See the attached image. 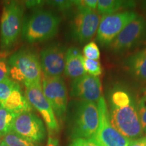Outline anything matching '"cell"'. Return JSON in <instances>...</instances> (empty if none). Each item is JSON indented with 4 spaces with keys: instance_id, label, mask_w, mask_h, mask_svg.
Masks as SVG:
<instances>
[{
    "instance_id": "1",
    "label": "cell",
    "mask_w": 146,
    "mask_h": 146,
    "mask_svg": "<svg viewBox=\"0 0 146 146\" xmlns=\"http://www.w3.org/2000/svg\"><path fill=\"white\" fill-rule=\"evenodd\" d=\"M66 119L68 123L72 139L93 138L100 123V114L96 102L72 100L68 104Z\"/></svg>"
},
{
    "instance_id": "2",
    "label": "cell",
    "mask_w": 146,
    "mask_h": 146,
    "mask_svg": "<svg viewBox=\"0 0 146 146\" xmlns=\"http://www.w3.org/2000/svg\"><path fill=\"white\" fill-rule=\"evenodd\" d=\"M10 76L18 84L25 86L42 83V70L40 58L35 51L29 49L18 50L8 60Z\"/></svg>"
},
{
    "instance_id": "3",
    "label": "cell",
    "mask_w": 146,
    "mask_h": 146,
    "mask_svg": "<svg viewBox=\"0 0 146 146\" xmlns=\"http://www.w3.org/2000/svg\"><path fill=\"white\" fill-rule=\"evenodd\" d=\"M61 19L52 11L39 9L24 22L23 39L29 43L49 40L57 34Z\"/></svg>"
},
{
    "instance_id": "4",
    "label": "cell",
    "mask_w": 146,
    "mask_h": 146,
    "mask_svg": "<svg viewBox=\"0 0 146 146\" xmlns=\"http://www.w3.org/2000/svg\"><path fill=\"white\" fill-rule=\"evenodd\" d=\"M24 6L21 3L10 1L4 3L0 21V47L1 50L12 48L18 41L22 31Z\"/></svg>"
},
{
    "instance_id": "5",
    "label": "cell",
    "mask_w": 146,
    "mask_h": 146,
    "mask_svg": "<svg viewBox=\"0 0 146 146\" xmlns=\"http://www.w3.org/2000/svg\"><path fill=\"white\" fill-rule=\"evenodd\" d=\"M109 118L113 127L128 139H137L143 135V131L134 100L124 107L110 106Z\"/></svg>"
},
{
    "instance_id": "6",
    "label": "cell",
    "mask_w": 146,
    "mask_h": 146,
    "mask_svg": "<svg viewBox=\"0 0 146 146\" xmlns=\"http://www.w3.org/2000/svg\"><path fill=\"white\" fill-rule=\"evenodd\" d=\"M137 16L133 11L104 15L98 29L97 41L102 46H110L118 34Z\"/></svg>"
},
{
    "instance_id": "7",
    "label": "cell",
    "mask_w": 146,
    "mask_h": 146,
    "mask_svg": "<svg viewBox=\"0 0 146 146\" xmlns=\"http://www.w3.org/2000/svg\"><path fill=\"white\" fill-rule=\"evenodd\" d=\"M42 89L43 94L54 110L58 121L62 124L66 120L68 104V94L64 81L62 76H43Z\"/></svg>"
},
{
    "instance_id": "8",
    "label": "cell",
    "mask_w": 146,
    "mask_h": 146,
    "mask_svg": "<svg viewBox=\"0 0 146 146\" xmlns=\"http://www.w3.org/2000/svg\"><path fill=\"white\" fill-rule=\"evenodd\" d=\"M100 17L94 10L76 7V11L70 23L72 37L83 44L89 41L98 31Z\"/></svg>"
},
{
    "instance_id": "9",
    "label": "cell",
    "mask_w": 146,
    "mask_h": 146,
    "mask_svg": "<svg viewBox=\"0 0 146 146\" xmlns=\"http://www.w3.org/2000/svg\"><path fill=\"white\" fill-rule=\"evenodd\" d=\"M100 123L96 134L93 137L100 146H129L130 141L120 134L111 125L109 111L104 97L98 102Z\"/></svg>"
},
{
    "instance_id": "10",
    "label": "cell",
    "mask_w": 146,
    "mask_h": 146,
    "mask_svg": "<svg viewBox=\"0 0 146 146\" xmlns=\"http://www.w3.org/2000/svg\"><path fill=\"white\" fill-rule=\"evenodd\" d=\"M25 96L29 103L40 113L48 131L58 133L60 125L54 110L45 98L42 89V83L30 84L25 86Z\"/></svg>"
},
{
    "instance_id": "11",
    "label": "cell",
    "mask_w": 146,
    "mask_h": 146,
    "mask_svg": "<svg viewBox=\"0 0 146 146\" xmlns=\"http://www.w3.org/2000/svg\"><path fill=\"white\" fill-rule=\"evenodd\" d=\"M65 47L54 43L47 45L40 53V62L43 76L60 77L64 72L66 62Z\"/></svg>"
},
{
    "instance_id": "12",
    "label": "cell",
    "mask_w": 146,
    "mask_h": 146,
    "mask_svg": "<svg viewBox=\"0 0 146 146\" xmlns=\"http://www.w3.org/2000/svg\"><path fill=\"white\" fill-rule=\"evenodd\" d=\"M12 131L35 143H41L46 136L45 126L39 116L32 112L18 115L14 121Z\"/></svg>"
},
{
    "instance_id": "13",
    "label": "cell",
    "mask_w": 146,
    "mask_h": 146,
    "mask_svg": "<svg viewBox=\"0 0 146 146\" xmlns=\"http://www.w3.org/2000/svg\"><path fill=\"white\" fill-rule=\"evenodd\" d=\"M146 33V21L137 16L131 22L110 45L113 52H124L134 46L143 37Z\"/></svg>"
},
{
    "instance_id": "14",
    "label": "cell",
    "mask_w": 146,
    "mask_h": 146,
    "mask_svg": "<svg viewBox=\"0 0 146 146\" xmlns=\"http://www.w3.org/2000/svg\"><path fill=\"white\" fill-rule=\"evenodd\" d=\"M101 81L98 76L88 74L72 80L70 84V96L82 101L96 102L102 96Z\"/></svg>"
},
{
    "instance_id": "15",
    "label": "cell",
    "mask_w": 146,
    "mask_h": 146,
    "mask_svg": "<svg viewBox=\"0 0 146 146\" xmlns=\"http://www.w3.org/2000/svg\"><path fill=\"white\" fill-rule=\"evenodd\" d=\"M64 73L72 80L86 74L83 66V56L77 47H71L66 50Z\"/></svg>"
},
{
    "instance_id": "16",
    "label": "cell",
    "mask_w": 146,
    "mask_h": 146,
    "mask_svg": "<svg viewBox=\"0 0 146 146\" xmlns=\"http://www.w3.org/2000/svg\"><path fill=\"white\" fill-rule=\"evenodd\" d=\"M1 104V106L13 112L16 116L23 112L32 111V106L27 99L25 94H23L20 85L12 91L10 96Z\"/></svg>"
},
{
    "instance_id": "17",
    "label": "cell",
    "mask_w": 146,
    "mask_h": 146,
    "mask_svg": "<svg viewBox=\"0 0 146 146\" xmlns=\"http://www.w3.org/2000/svg\"><path fill=\"white\" fill-rule=\"evenodd\" d=\"M129 72L140 81H146V48L135 53L126 62Z\"/></svg>"
},
{
    "instance_id": "18",
    "label": "cell",
    "mask_w": 146,
    "mask_h": 146,
    "mask_svg": "<svg viewBox=\"0 0 146 146\" xmlns=\"http://www.w3.org/2000/svg\"><path fill=\"white\" fill-rule=\"evenodd\" d=\"M134 2L129 1H120V0H98V10L102 14H111L116 13L120 9L129 8Z\"/></svg>"
},
{
    "instance_id": "19",
    "label": "cell",
    "mask_w": 146,
    "mask_h": 146,
    "mask_svg": "<svg viewBox=\"0 0 146 146\" xmlns=\"http://www.w3.org/2000/svg\"><path fill=\"white\" fill-rule=\"evenodd\" d=\"M16 115L3 106L0 108V137H3L12 131Z\"/></svg>"
},
{
    "instance_id": "20",
    "label": "cell",
    "mask_w": 146,
    "mask_h": 146,
    "mask_svg": "<svg viewBox=\"0 0 146 146\" xmlns=\"http://www.w3.org/2000/svg\"><path fill=\"white\" fill-rule=\"evenodd\" d=\"M133 100L129 94L124 89H116L110 96V106L116 108L129 105Z\"/></svg>"
},
{
    "instance_id": "21",
    "label": "cell",
    "mask_w": 146,
    "mask_h": 146,
    "mask_svg": "<svg viewBox=\"0 0 146 146\" xmlns=\"http://www.w3.org/2000/svg\"><path fill=\"white\" fill-rule=\"evenodd\" d=\"M3 140L8 146H42L41 143H35L18 135L13 131H11L3 137Z\"/></svg>"
},
{
    "instance_id": "22",
    "label": "cell",
    "mask_w": 146,
    "mask_h": 146,
    "mask_svg": "<svg viewBox=\"0 0 146 146\" xmlns=\"http://www.w3.org/2000/svg\"><path fill=\"white\" fill-rule=\"evenodd\" d=\"M18 85L19 84L10 78L0 81V103L5 101Z\"/></svg>"
},
{
    "instance_id": "23",
    "label": "cell",
    "mask_w": 146,
    "mask_h": 146,
    "mask_svg": "<svg viewBox=\"0 0 146 146\" xmlns=\"http://www.w3.org/2000/svg\"><path fill=\"white\" fill-rule=\"evenodd\" d=\"M83 66L85 72L89 75L98 76L102 73V66L98 60H89L83 56Z\"/></svg>"
},
{
    "instance_id": "24",
    "label": "cell",
    "mask_w": 146,
    "mask_h": 146,
    "mask_svg": "<svg viewBox=\"0 0 146 146\" xmlns=\"http://www.w3.org/2000/svg\"><path fill=\"white\" fill-rule=\"evenodd\" d=\"M84 57L89 60H98L100 57V49L96 42L90 41L85 45L83 49Z\"/></svg>"
},
{
    "instance_id": "25",
    "label": "cell",
    "mask_w": 146,
    "mask_h": 146,
    "mask_svg": "<svg viewBox=\"0 0 146 146\" xmlns=\"http://www.w3.org/2000/svg\"><path fill=\"white\" fill-rule=\"evenodd\" d=\"M137 110L143 133H146V91L138 100Z\"/></svg>"
},
{
    "instance_id": "26",
    "label": "cell",
    "mask_w": 146,
    "mask_h": 146,
    "mask_svg": "<svg viewBox=\"0 0 146 146\" xmlns=\"http://www.w3.org/2000/svg\"><path fill=\"white\" fill-rule=\"evenodd\" d=\"M47 4L57 8L58 10L61 12H67L70 10L74 5L73 1H64V0H54V1H45Z\"/></svg>"
},
{
    "instance_id": "27",
    "label": "cell",
    "mask_w": 146,
    "mask_h": 146,
    "mask_svg": "<svg viewBox=\"0 0 146 146\" xmlns=\"http://www.w3.org/2000/svg\"><path fill=\"white\" fill-rule=\"evenodd\" d=\"M68 146H100L93 138H77L72 139Z\"/></svg>"
},
{
    "instance_id": "28",
    "label": "cell",
    "mask_w": 146,
    "mask_h": 146,
    "mask_svg": "<svg viewBox=\"0 0 146 146\" xmlns=\"http://www.w3.org/2000/svg\"><path fill=\"white\" fill-rule=\"evenodd\" d=\"M10 76V68L8 60L5 58H0V81L8 78Z\"/></svg>"
},
{
    "instance_id": "29",
    "label": "cell",
    "mask_w": 146,
    "mask_h": 146,
    "mask_svg": "<svg viewBox=\"0 0 146 146\" xmlns=\"http://www.w3.org/2000/svg\"><path fill=\"white\" fill-rule=\"evenodd\" d=\"M74 5L76 7H82L89 10H94L98 8V0H79V1H73Z\"/></svg>"
},
{
    "instance_id": "30",
    "label": "cell",
    "mask_w": 146,
    "mask_h": 146,
    "mask_svg": "<svg viewBox=\"0 0 146 146\" xmlns=\"http://www.w3.org/2000/svg\"><path fill=\"white\" fill-rule=\"evenodd\" d=\"M48 138H47L46 146H61L59 139L56 136L57 133L50 132V131H48Z\"/></svg>"
},
{
    "instance_id": "31",
    "label": "cell",
    "mask_w": 146,
    "mask_h": 146,
    "mask_svg": "<svg viewBox=\"0 0 146 146\" xmlns=\"http://www.w3.org/2000/svg\"><path fill=\"white\" fill-rule=\"evenodd\" d=\"M44 1H37V0H32V1H25V4L28 8H35L37 10L38 8H41L45 4ZM39 10V9H38Z\"/></svg>"
},
{
    "instance_id": "32",
    "label": "cell",
    "mask_w": 146,
    "mask_h": 146,
    "mask_svg": "<svg viewBox=\"0 0 146 146\" xmlns=\"http://www.w3.org/2000/svg\"><path fill=\"white\" fill-rule=\"evenodd\" d=\"M129 146H146V137L132 140Z\"/></svg>"
},
{
    "instance_id": "33",
    "label": "cell",
    "mask_w": 146,
    "mask_h": 146,
    "mask_svg": "<svg viewBox=\"0 0 146 146\" xmlns=\"http://www.w3.org/2000/svg\"><path fill=\"white\" fill-rule=\"evenodd\" d=\"M0 146H8V144H7L4 141H3V140H2L1 142V144H0Z\"/></svg>"
},
{
    "instance_id": "34",
    "label": "cell",
    "mask_w": 146,
    "mask_h": 146,
    "mask_svg": "<svg viewBox=\"0 0 146 146\" xmlns=\"http://www.w3.org/2000/svg\"><path fill=\"white\" fill-rule=\"evenodd\" d=\"M1 139H0V144H1Z\"/></svg>"
},
{
    "instance_id": "35",
    "label": "cell",
    "mask_w": 146,
    "mask_h": 146,
    "mask_svg": "<svg viewBox=\"0 0 146 146\" xmlns=\"http://www.w3.org/2000/svg\"><path fill=\"white\" fill-rule=\"evenodd\" d=\"M1 103H0V108H1Z\"/></svg>"
}]
</instances>
